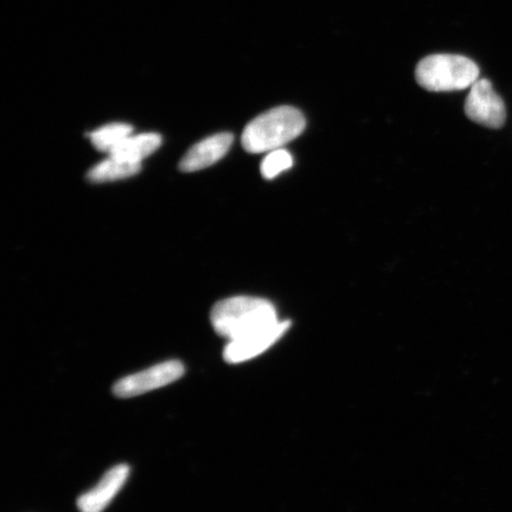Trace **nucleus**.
I'll list each match as a JSON object with an SVG mask.
<instances>
[{"mask_svg": "<svg viewBox=\"0 0 512 512\" xmlns=\"http://www.w3.org/2000/svg\"><path fill=\"white\" fill-rule=\"evenodd\" d=\"M290 326V322H279L272 328L256 332V334L238 339V341L229 342L223 351L224 361L238 364L253 360L279 341Z\"/></svg>", "mask_w": 512, "mask_h": 512, "instance_id": "nucleus-6", "label": "nucleus"}, {"mask_svg": "<svg viewBox=\"0 0 512 512\" xmlns=\"http://www.w3.org/2000/svg\"><path fill=\"white\" fill-rule=\"evenodd\" d=\"M210 319L217 334L229 342L252 336L280 322L274 305L255 297L224 299L213 307Z\"/></svg>", "mask_w": 512, "mask_h": 512, "instance_id": "nucleus-1", "label": "nucleus"}, {"mask_svg": "<svg viewBox=\"0 0 512 512\" xmlns=\"http://www.w3.org/2000/svg\"><path fill=\"white\" fill-rule=\"evenodd\" d=\"M184 373L185 368L182 362L166 361L119 380L114 384L113 393L121 399L134 398V396L168 386L181 379Z\"/></svg>", "mask_w": 512, "mask_h": 512, "instance_id": "nucleus-4", "label": "nucleus"}, {"mask_svg": "<svg viewBox=\"0 0 512 512\" xmlns=\"http://www.w3.org/2000/svg\"><path fill=\"white\" fill-rule=\"evenodd\" d=\"M130 476V466L120 464L107 471L91 491L78 499L81 512H102L111 504L118 492L123 489Z\"/></svg>", "mask_w": 512, "mask_h": 512, "instance_id": "nucleus-7", "label": "nucleus"}, {"mask_svg": "<svg viewBox=\"0 0 512 512\" xmlns=\"http://www.w3.org/2000/svg\"><path fill=\"white\" fill-rule=\"evenodd\" d=\"M133 127L124 123L108 124L89 133V139L96 150L106 152L108 155L117 149L125 139L131 136Z\"/></svg>", "mask_w": 512, "mask_h": 512, "instance_id": "nucleus-11", "label": "nucleus"}, {"mask_svg": "<svg viewBox=\"0 0 512 512\" xmlns=\"http://www.w3.org/2000/svg\"><path fill=\"white\" fill-rule=\"evenodd\" d=\"M465 113L472 121L489 128H501L507 119L504 101L489 80H477L470 87Z\"/></svg>", "mask_w": 512, "mask_h": 512, "instance_id": "nucleus-5", "label": "nucleus"}, {"mask_svg": "<svg viewBox=\"0 0 512 512\" xmlns=\"http://www.w3.org/2000/svg\"><path fill=\"white\" fill-rule=\"evenodd\" d=\"M140 169H142V164L130 163L117 157L108 156L88 172V179L96 183L118 181V179L130 178L139 174Z\"/></svg>", "mask_w": 512, "mask_h": 512, "instance_id": "nucleus-10", "label": "nucleus"}, {"mask_svg": "<svg viewBox=\"0 0 512 512\" xmlns=\"http://www.w3.org/2000/svg\"><path fill=\"white\" fill-rule=\"evenodd\" d=\"M233 142V134H214L192 146L179 163V169L184 172H194L209 168L227 155Z\"/></svg>", "mask_w": 512, "mask_h": 512, "instance_id": "nucleus-8", "label": "nucleus"}, {"mask_svg": "<svg viewBox=\"0 0 512 512\" xmlns=\"http://www.w3.org/2000/svg\"><path fill=\"white\" fill-rule=\"evenodd\" d=\"M162 145V137L157 133L131 134L111 155L130 163L142 164L143 160L152 155Z\"/></svg>", "mask_w": 512, "mask_h": 512, "instance_id": "nucleus-9", "label": "nucleus"}, {"mask_svg": "<svg viewBox=\"0 0 512 512\" xmlns=\"http://www.w3.org/2000/svg\"><path fill=\"white\" fill-rule=\"evenodd\" d=\"M477 64L465 56L438 54L425 57L415 69V79L428 92L463 91L478 80Z\"/></svg>", "mask_w": 512, "mask_h": 512, "instance_id": "nucleus-3", "label": "nucleus"}, {"mask_svg": "<svg viewBox=\"0 0 512 512\" xmlns=\"http://www.w3.org/2000/svg\"><path fill=\"white\" fill-rule=\"evenodd\" d=\"M305 126L302 112L292 106H280L252 120L242 133L241 143L251 153L283 149L304 132Z\"/></svg>", "mask_w": 512, "mask_h": 512, "instance_id": "nucleus-2", "label": "nucleus"}, {"mask_svg": "<svg viewBox=\"0 0 512 512\" xmlns=\"http://www.w3.org/2000/svg\"><path fill=\"white\" fill-rule=\"evenodd\" d=\"M293 166V157L291 153L278 149L268 152V155L261 163V175L266 179L278 177L283 172L291 169Z\"/></svg>", "mask_w": 512, "mask_h": 512, "instance_id": "nucleus-12", "label": "nucleus"}]
</instances>
